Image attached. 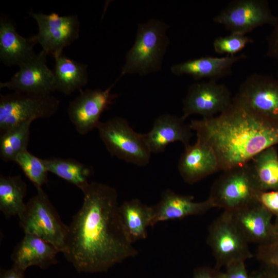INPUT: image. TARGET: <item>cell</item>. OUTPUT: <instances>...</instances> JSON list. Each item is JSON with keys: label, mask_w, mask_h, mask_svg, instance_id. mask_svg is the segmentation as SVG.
Returning <instances> with one entry per match:
<instances>
[{"label": "cell", "mask_w": 278, "mask_h": 278, "mask_svg": "<svg viewBox=\"0 0 278 278\" xmlns=\"http://www.w3.org/2000/svg\"><path fill=\"white\" fill-rule=\"evenodd\" d=\"M233 222L248 242L258 246L272 244L278 241L273 215L256 201L239 209L228 212Z\"/></svg>", "instance_id": "9a60e30c"}, {"label": "cell", "mask_w": 278, "mask_h": 278, "mask_svg": "<svg viewBox=\"0 0 278 278\" xmlns=\"http://www.w3.org/2000/svg\"><path fill=\"white\" fill-rule=\"evenodd\" d=\"M59 252L51 244L32 234H25L11 254L13 266L25 271L31 266L46 269L57 263Z\"/></svg>", "instance_id": "d6986e66"}, {"label": "cell", "mask_w": 278, "mask_h": 278, "mask_svg": "<svg viewBox=\"0 0 278 278\" xmlns=\"http://www.w3.org/2000/svg\"><path fill=\"white\" fill-rule=\"evenodd\" d=\"M56 91L69 95L88 81V65L61 55L55 59L53 71Z\"/></svg>", "instance_id": "603a6c76"}, {"label": "cell", "mask_w": 278, "mask_h": 278, "mask_svg": "<svg viewBox=\"0 0 278 278\" xmlns=\"http://www.w3.org/2000/svg\"><path fill=\"white\" fill-rule=\"evenodd\" d=\"M247 57L245 54L222 57L204 56L175 64L170 70L176 75H188L196 80L207 78L217 81L230 74L233 65Z\"/></svg>", "instance_id": "ffe728a7"}, {"label": "cell", "mask_w": 278, "mask_h": 278, "mask_svg": "<svg viewBox=\"0 0 278 278\" xmlns=\"http://www.w3.org/2000/svg\"><path fill=\"white\" fill-rule=\"evenodd\" d=\"M275 232L278 236V218H276L275 223H274Z\"/></svg>", "instance_id": "8d00e7d4"}, {"label": "cell", "mask_w": 278, "mask_h": 278, "mask_svg": "<svg viewBox=\"0 0 278 278\" xmlns=\"http://www.w3.org/2000/svg\"><path fill=\"white\" fill-rule=\"evenodd\" d=\"M277 77L278 78V73H277Z\"/></svg>", "instance_id": "74e56055"}, {"label": "cell", "mask_w": 278, "mask_h": 278, "mask_svg": "<svg viewBox=\"0 0 278 278\" xmlns=\"http://www.w3.org/2000/svg\"><path fill=\"white\" fill-rule=\"evenodd\" d=\"M60 100L51 95L14 92L1 95L0 134L19 125L48 118L58 111Z\"/></svg>", "instance_id": "8992f818"}, {"label": "cell", "mask_w": 278, "mask_h": 278, "mask_svg": "<svg viewBox=\"0 0 278 278\" xmlns=\"http://www.w3.org/2000/svg\"><path fill=\"white\" fill-rule=\"evenodd\" d=\"M233 99L257 114L278 121V78L254 73L240 84Z\"/></svg>", "instance_id": "7c38bea8"}, {"label": "cell", "mask_w": 278, "mask_h": 278, "mask_svg": "<svg viewBox=\"0 0 278 278\" xmlns=\"http://www.w3.org/2000/svg\"><path fill=\"white\" fill-rule=\"evenodd\" d=\"M256 200L273 216L278 218V189L269 191H257Z\"/></svg>", "instance_id": "f546056e"}, {"label": "cell", "mask_w": 278, "mask_h": 278, "mask_svg": "<svg viewBox=\"0 0 278 278\" xmlns=\"http://www.w3.org/2000/svg\"><path fill=\"white\" fill-rule=\"evenodd\" d=\"M32 123L16 126L0 134V157L5 162H15L17 157L27 150Z\"/></svg>", "instance_id": "4316f807"}, {"label": "cell", "mask_w": 278, "mask_h": 278, "mask_svg": "<svg viewBox=\"0 0 278 278\" xmlns=\"http://www.w3.org/2000/svg\"><path fill=\"white\" fill-rule=\"evenodd\" d=\"M257 191L248 163L223 171L214 183L208 199L214 207L230 212L257 201Z\"/></svg>", "instance_id": "52a82bcc"}, {"label": "cell", "mask_w": 278, "mask_h": 278, "mask_svg": "<svg viewBox=\"0 0 278 278\" xmlns=\"http://www.w3.org/2000/svg\"><path fill=\"white\" fill-rule=\"evenodd\" d=\"M256 256L263 264L278 267V241L271 245L258 246Z\"/></svg>", "instance_id": "4dcf8cb0"}, {"label": "cell", "mask_w": 278, "mask_h": 278, "mask_svg": "<svg viewBox=\"0 0 278 278\" xmlns=\"http://www.w3.org/2000/svg\"><path fill=\"white\" fill-rule=\"evenodd\" d=\"M249 164L258 191L278 189V153L275 146L264 150Z\"/></svg>", "instance_id": "cb8c5ba5"}, {"label": "cell", "mask_w": 278, "mask_h": 278, "mask_svg": "<svg viewBox=\"0 0 278 278\" xmlns=\"http://www.w3.org/2000/svg\"><path fill=\"white\" fill-rule=\"evenodd\" d=\"M207 242L215 258L216 268L218 269L253 257L248 242L225 211L210 225Z\"/></svg>", "instance_id": "ba28073f"}, {"label": "cell", "mask_w": 278, "mask_h": 278, "mask_svg": "<svg viewBox=\"0 0 278 278\" xmlns=\"http://www.w3.org/2000/svg\"><path fill=\"white\" fill-rule=\"evenodd\" d=\"M27 185L20 175L0 176V211L6 218L20 217L26 203Z\"/></svg>", "instance_id": "d4e9b609"}, {"label": "cell", "mask_w": 278, "mask_h": 278, "mask_svg": "<svg viewBox=\"0 0 278 278\" xmlns=\"http://www.w3.org/2000/svg\"><path fill=\"white\" fill-rule=\"evenodd\" d=\"M231 93L224 83L216 80L192 84L183 101V119L194 114L202 118L216 116L227 110L232 104Z\"/></svg>", "instance_id": "8fae6325"}, {"label": "cell", "mask_w": 278, "mask_h": 278, "mask_svg": "<svg viewBox=\"0 0 278 278\" xmlns=\"http://www.w3.org/2000/svg\"><path fill=\"white\" fill-rule=\"evenodd\" d=\"M81 190L82 204L68 226L63 253L66 260L79 273H95L136 256L121 220L116 189L91 182Z\"/></svg>", "instance_id": "6da1fadb"}, {"label": "cell", "mask_w": 278, "mask_h": 278, "mask_svg": "<svg viewBox=\"0 0 278 278\" xmlns=\"http://www.w3.org/2000/svg\"><path fill=\"white\" fill-rule=\"evenodd\" d=\"M225 268L224 271L221 272L220 278H253L249 274L244 261L233 263Z\"/></svg>", "instance_id": "1f68e13d"}, {"label": "cell", "mask_w": 278, "mask_h": 278, "mask_svg": "<svg viewBox=\"0 0 278 278\" xmlns=\"http://www.w3.org/2000/svg\"><path fill=\"white\" fill-rule=\"evenodd\" d=\"M254 40L246 35L231 33L224 37H218L213 42L215 51L227 56H235L242 50L247 45L252 43Z\"/></svg>", "instance_id": "f1b7e54d"}, {"label": "cell", "mask_w": 278, "mask_h": 278, "mask_svg": "<svg viewBox=\"0 0 278 278\" xmlns=\"http://www.w3.org/2000/svg\"><path fill=\"white\" fill-rule=\"evenodd\" d=\"M14 162L37 189L42 188V186L47 183L48 171L42 159L37 157L26 150L17 157Z\"/></svg>", "instance_id": "83f0119b"}, {"label": "cell", "mask_w": 278, "mask_h": 278, "mask_svg": "<svg viewBox=\"0 0 278 278\" xmlns=\"http://www.w3.org/2000/svg\"><path fill=\"white\" fill-rule=\"evenodd\" d=\"M34 43L31 38H25L16 30L9 19L0 20V59L8 66H20L36 56Z\"/></svg>", "instance_id": "44dd1931"}, {"label": "cell", "mask_w": 278, "mask_h": 278, "mask_svg": "<svg viewBox=\"0 0 278 278\" xmlns=\"http://www.w3.org/2000/svg\"><path fill=\"white\" fill-rule=\"evenodd\" d=\"M96 129L111 155L138 166L149 164L151 153L143 134L135 132L126 119L114 117L100 121Z\"/></svg>", "instance_id": "5b68a950"}, {"label": "cell", "mask_w": 278, "mask_h": 278, "mask_svg": "<svg viewBox=\"0 0 278 278\" xmlns=\"http://www.w3.org/2000/svg\"><path fill=\"white\" fill-rule=\"evenodd\" d=\"M29 14L38 26V32L30 38L31 40L40 44L42 50L55 59L79 38L80 23L77 15L60 16L55 12L47 14L33 12Z\"/></svg>", "instance_id": "9c48e42d"}, {"label": "cell", "mask_w": 278, "mask_h": 278, "mask_svg": "<svg viewBox=\"0 0 278 278\" xmlns=\"http://www.w3.org/2000/svg\"><path fill=\"white\" fill-rule=\"evenodd\" d=\"M26 203L19 217L24 234L36 235L63 253L68 227L61 220L58 212L42 188Z\"/></svg>", "instance_id": "277c9868"}, {"label": "cell", "mask_w": 278, "mask_h": 278, "mask_svg": "<svg viewBox=\"0 0 278 278\" xmlns=\"http://www.w3.org/2000/svg\"><path fill=\"white\" fill-rule=\"evenodd\" d=\"M119 211L124 228L130 241L134 243L146 238L148 228L151 227L153 206L134 198L119 205Z\"/></svg>", "instance_id": "7402d4cb"}, {"label": "cell", "mask_w": 278, "mask_h": 278, "mask_svg": "<svg viewBox=\"0 0 278 278\" xmlns=\"http://www.w3.org/2000/svg\"><path fill=\"white\" fill-rule=\"evenodd\" d=\"M178 168L183 180L194 184L220 170L215 152L207 144L197 140L184 147Z\"/></svg>", "instance_id": "2e32d148"}, {"label": "cell", "mask_w": 278, "mask_h": 278, "mask_svg": "<svg viewBox=\"0 0 278 278\" xmlns=\"http://www.w3.org/2000/svg\"><path fill=\"white\" fill-rule=\"evenodd\" d=\"M197 140L212 148L220 170L248 163L264 150L278 144V121L253 112L233 99L222 113L189 124Z\"/></svg>", "instance_id": "7a4b0ae2"}, {"label": "cell", "mask_w": 278, "mask_h": 278, "mask_svg": "<svg viewBox=\"0 0 278 278\" xmlns=\"http://www.w3.org/2000/svg\"><path fill=\"white\" fill-rule=\"evenodd\" d=\"M184 120L182 117L168 113L156 118L150 130L143 134L151 153L162 152L169 144L176 142L182 143L184 147L190 144L192 130Z\"/></svg>", "instance_id": "e0dca14e"}, {"label": "cell", "mask_w": 278, "mask_h": 278, "mask_svg": "<svg viewBox=\"0 0 278 278\" xmlns=\"http://www.w3.org/2000/svg\"><path fill=\"white\" fill-rule=\"evenodd\" d=\"M25 271L13 266L1 271L0 278H25Z\"/></svg>", "instance_id": "d590c367"}, {"label": "cell", "mask_w": 278, "mask_h": 278, "mask_svg": "<svg viewBox=\"0 0 278 278\" xmlns=\"http://www.w3.org/2000/svg\"><path fill=\"white\" fill-rule=\"evenodd\" d=\"M220 274L216 267H200L194 270L192 278H220Z\"/></svg>", "instance_id": "836d02e7"}, {"label": "cell", "mask_w": 278, "mask_h": 278, "mask_svg": "<svg viewBox=\"0 0 278 278\" xmlns=\"http://www.w3.org/2000/svg\"><path fill=\"white\" fill-rule=\"evenodd\" d=\"M277 17L266 0H233L213 18L231 33L246 35L264 25L274 26Z\"/></svg>", "instance_id": "30bf717a"}, {"label": "cell", "mask_w": 278, "mask_h": 278, "mask_svg": "<svg viewBox=\"0 0 278 278\" xmlns=\"http://www.w3.org/2000/svg\"><path fill=\"white\" fill-rule=\"evenodd\" d=\"M48 172L75 185L80 189L90 182L92 169L89 166L71 158L50 157L42 159Z\"/></svg>", "instance_id": "484cf974"}, {"label": "cell", "mask_w": 278, "mask_h": 278, "mask_svg": "<svg viewBox=\"0 0 278 278\" xmlns=\"http://www.w3.org/2000/svg\"><path fill=\"white\" fill-rule=\"evenodd\" d=\"M273 27L272 31L267 38L266 56L278 60V16Z\"/></svg>", "instance_id": "d6a6232c"}, {"label": "cell", "mask_w": 278, "mask_h": 278, "mask_svg": "<svg viewBox=\"0 0 278 278\" xmlns=\"http://www.w3.org/2000/svg\"><path fill=\"white\" fill-rule=\"evenodd\" d=\"M117 81L105 90H80L79 95L70 102L67 114L79 134L86 135L96 129L102 113L109 108L117 97L111 93Z\"/></svg>", "instance_id": "4fadbf2b"}, {"label": "cell", "mask_w": 278, "mask_h": 278, "mask_svg": "<svg viewBox=\"0 0 278 278\" xmlns=\"http://www.w3.org/2000/svg\"><path fill=\"white\" fill-rule=\"evenodd\" d=\"M168 27L157 19L138 25L135 42L126 54L119 78L126 74L144 76L160 70L169 43Z\"/></svg>", "instance_id": "3957f363"}, {"label": "cell", "mask_w": 278, "mask_h": 278, "mask_svg": "<svg viewBox=\"0 0 278 278\" xmlns=\"http://www.w3.org/2000/svg\"><path fill=\"white\" fill-rule=\"evenodd\" d=\"M253 278H278V267L264 264V266L252 275Z\"/></svg>", "instance_id": "e575fe53"}, {"label": "cell", "mask_w": 278, "mask_h": 278, "mask_svg": "<svg viewBox=\"0 0 278 278\" xmlns=\"http://www.w3.org/2000/svg\"><path fill=\"white\" fill-rule=\"evenodd\" d=\"M152 206L151 227L160 222L201 215L214 207L208 199L196 202L192 196L180 195L169 189L162 193L159 202Z\"/></svg>", "instance_id": "ac0fdd59"}, {"label": "cell", "mask_w": 278, "mask_h": 278, "mask_svg": "<svg viewBox=\"0 0 278 278\" xmlns=\"http://www.w3.org/2000/svg\"><path fill=\"white\" fill-rule=\"evenodd\" d=\"M47 55L41 50L30 60L19 66V70L6 82H1L0 89L35 95H49L56 91L53 71L47 65Z\"/></svg>", "instance_id": "5bb4252c"}]
</instances>
